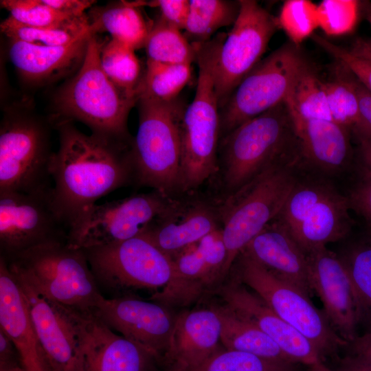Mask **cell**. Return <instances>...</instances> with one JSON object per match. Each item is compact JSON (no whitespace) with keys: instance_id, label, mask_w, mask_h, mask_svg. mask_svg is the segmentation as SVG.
Segmentation results:
<instances>
[{"instance_id":"obj_1","label":"cell","mask_w":371,"mask_h":371,"mask_svg":"<svg viewBox=\"0 0 371 371\" xmlns=\"http://www.w3.org/2000/svg\"><path fill=\"white\" fill-rule=\"evenodd\" d=\"M59 147L50 163L52 205L69 229L96 201L135 185L132 142L80 131L72 122L55 124Z\"/></svg>"},{"instance_id":"obj_2","label":"cell","mask_w":371,"mask_h":371,"mask_svg":"<svg viewBox=\"0 0 371 371\" xmlns=\"http://www.w3.org/2000/svg\"><path fill=\"white\" fill-rule=\"evenodd\" d=\"M218 153L224 201L274 164L300 155L293 117L285 100L221 138Z\"/></svg>"},{"instance_id":"obj_3","label":"cell","mask_w":371,"mask_h":371,"mask_svg":"<svg viewBox=\"0 0 371 371\" xmlns=\"http://www.w3.org/2000/svg\"><path fill=\"white\" fill-rule=\"evenodd\" d=\"M226 36L221 32L207 41L192 43L199 71L194 99L185 109L180 125L182 194H190L218 172L221 118L215 69Z\"/></svg>"},{"instance_id":"obj_4","label":"cell","mask_w":371,"mask_h":371,"mask_svg":"<svg viewBox=\"0 0 371 371\" xmlns=\"http://www.w3.org/2000/svg\"><path fill=\"white\" fill-rule=\"evenodd\" d=\"M102 45L95 34L89 39L78 71L54 96V124L79 121L92 133L132 142L127 120L138 98L118 88L106 75L100 59Z\"/></svg>"},{"instance_id":"obj_5","label":"cell","mask_w":371,"mask_h":371,"mask_svg":"<svg viewBox=\"0 0 371 371\" xmlns=\"http://www.w3.org/2000/svg\"><path fill=\"white\" fill-rule=\"evenodd\" d=\"M137 102L139 125L132 143L134 186L178 196L182 194L180 125L186 107L177 99L139 96Z\"/></svg>"},{"instance_id":"obj_6","label":"cell","mask_w":371,"mask_h":371,"mask_svg":"<svg viewBox=\"0 0 371 371\" xmlns=\"http://www.w3.org/2000/svg\"><path fill=\"white\" fill-rule=\"evenodd\" d=\"M5 260L15 275L64 305L91 312L102 296L85 251L67 243H45Z\"/></svg>"},{"instance_id":"obj_7","label":"cell","mask_w":371,"mask_h":371,"mask_svg":"<svg viewBox=\"0 0 371 371\" xmlns=\"http://www.w3.org/2000/svg\"><path fill=\"white\" fill-rule=\"evenodd\" d=\"M298 159L295 156L274 164L236 195L223 201L221 229L226 248L223 281L240 252L279 215L297 184L291 168Z\"/></svg>"},{"instance_id":"obj_8","label":"cell","mask_w":371,"mask_h":371,"mask_svg":"<svg viewBox=\"0 0 371 371\" xmlns=\"http://www.w3.org/2000/svg\"><path fill=\"white\" fill-rule=\"evenodd\" d=\"M234 265L233 275L306 338L324 364L329 359L333 363L338 359L348 342L335 332L323 311L313 304L308 296L243 253Z\"/></svg>"},{"instance_id":"obj_9","label":"cell","mask_w":371,"mask_h":371,"mask_svg":"<svg viewBox=\"0 0 371 371\" xmlns=\"http://www.w3.org/2000/svg\"><path fill=\"white\" fill-rule=\"evenodd\" d=\"M311 64L301 47L288 41L260 60L220 110V136L284 102L300 74Z\"/></svg>"},{"instance_id":"obj_10","label":"cell","mask_w":371,"mask_h":371,"mask_svg":"<svg viewBox=\"0 0 371 371\" xmlns=\"http://www.w3.org/2000/svg\"><path fill=\"white\" fill-rule=\"evenodd\" d=\"M54 153L47 125L30 115L8 114L0 128V192L30 193L51 189Z\"/></svg>"},{"instance_id":"obj_11","label":"cell","mask_w":371,"mask_h":371,"mask_svg":"<svg viewBox=\"0 0 371 371\" xmlns=\"http://www.w3.org/2000/svg\"><path fill=\"white\" fill-rule=\"evenodd\" d=\"M97 282L117 291L163 289L172 259L143 235L83 250Z\"/></svg>"},{"instance_id":"obj_12","label":"cell","mask_w":371,"mask_h":371,"mask_svg":"<svg viewBox=\"0 0 371 371\" xmlns=\"http://www.w3.org/2000/svg\"><path fill=\"white\" fill-rule=\"evenodd\" d=\"M175 196L157 190L95 204L69 229L67 243L82 250L130 239L143 234Z\"/></svg>"},{"instance_id":"obj_13","label":"cell","mask_w":371,"mask_h":371,"mask_svg":"<svg viewBox=\"0 0 371 371\" xmlns=\"http://www.w3.org/2000/svg\"><path fill=\"white\" fill-rule=\"evenodd\" d=\"M238 16L220 48L215 89L220 110L241 81L261 60L279 29L277 17L254 0H240Z\"/></svg>"},{"instance_id":"obj_14","label":"cell","mask_w":371,"mask_h":371,"mask_svg":"<svg viewBox=\"0 0 371 371\" xmlns=\"http://www.w3.org/2000/svg\"><path fill=\"white\" fill-rule=\"evenodd\" d=\"M14 276L27 303L44 365L52 371H77L91 312L52 300Z\"/></svg>"},{"instance_id":"obj_15","label":"cell","mask_w":371,"mask_h":371,"mask_svg":"<svg viewBox=\"0 0 371 371\" xmlns=\"http://www.w3.org/2000/svg\"><path fill=\"white\" fill-rule=\"evenodd\" d=\"M52 188L0 192L1 257L8 260L40 245L67 242L69 230L52 205Z\"/></svg>"},{"instance_id":"obj_16","label":"cell","mask_w":371,"mask_h":371,"mask_svg":"<svg viewBox=\"0 0 371 371\" xmlns=\"http://www.w3.org/2000/svg\"><path fill=\"white\" fill-rule=\"evenodd\" d=\"M172 259L174 271L171 279L150 300L167 307L188 306L223 282L226 248L222 229L214 230Z\"/></svg>"},{"instance_id":"obj_17","label":"cell","mask_w":371,"mask_h":371,"mask_svg":"<svg viewBox=\"0 0 371 371\" xmlns=\"http://www.w3.org/2000/svg\"><path fill=\"white\" fill-rule=\"evenodd\" d=\"M91 313L111 330L151 352L162 363L176 319L166 306L129 296L106 299L102 295Z\"/></svg>"},{"instance_id":"obj_18","label":"cell","mask_w":371,"mask_h":371,"mask_svg":"<svg viewBox=\"0 0 371 371\" xmlns=\"http://www.w3.org/2000/svg\"><path fill=\"white\" fill-rule=\"evenodd\" d=\"M308 280L323 304V313L335 332L348 343L357 335L359 319L347 271L340 259L326 247L307 254Z\"/></svg>"},{"instance_id":"obj_19","label":"cell","mask_w":371,"mask_h":371,"mask_svg":"<svg viewBox=\"0 0 371 371\" xmlns=\"http://www.w3.org/2000/svg\"><path fill=\"white\" fill-rule=\"evenodd\" d=\"M215 291L225 304L269 336L291 360L306 367L319 368L324 364L306 338L234 275Z\"/></svg>"},{"instance_id":"obj_20","label":"cell","mask_w":371,"mask_h":371,"mask_svg":"<svg viewBox=\"0 0 371 371\" xmlns=\"http://www.w3.org/2000/svg\"><path fill=\"white\" fill-rule=\"evenodd\" d=\"M221 205L204 199L181 200L175 197L141 235L172 258L221 227Z\"/></svg>"},{"instance_id":"obj_21","label":"cell","mask_w":371,"mask_h":371,"mask_svg":"<svg viewBox=\"0 0 371 371\" xmlns=\"http://www.w3.org/2000/svg\"><path fill=\"white\" fill-rule=\"evenodd\" d=\"M160 360L118 335L91 313L77 371H155Z\"/></svg>"},{"instance_id":"obj_22","label":"cell","mask_w":371,"mask_h":371,"mask_svg":"<svg viewBox=\"0 0 371 371\" xmlns=\"http://www.w3.org/2000/svg\"><path fill=\"white\" fill-rule=\"evenodd\" d=\"M221 323L214 310L185 311L176 315L167 352L165 371H194L221 346Z\"/></svg>"},{"instance_id":"obj_23","label":"cell","mask_w":371,"mask_h":371,"mask_svg":"<svg viewBox=\"0 0 371 371\" xmlns=\"http://www.w3.org/2000/svg\"><path fill=\"white\" fill-rule=\"evenodd\" d=\"M310 297L307 254L279 221L271 222L240 252Z\"/></svg>"},{"instance_id":"obj_24","label":"cell","mask_w":371,"mask_h":371,"mask_svg":"<svg viewBox=\"0 0 371 371\" xmlns=\"http://www.w3.org/2000/svg\"><path fill=\"white\" fill-rule=\"evenodd\" d=\"M91 26L72 42L59 46L40 45L10 40L9 58L27 82L42 84L53 81L81 65L91 37Z\"/></svg>"},{"instance_id":"obj_25","label":"cell","mask_w":371,"mask_h":371,"mask_svg":"<svg viewBox=\"0 0 371 371\" xmlns=\"http://www.w3.org/2000/svg\"><path fill=\"white\" fill-rule=\"evenodd\" d=\"M0 328L14 344L26 371H44V360L20 284L0 258Z\"/></svg>"},{"instance_id":"obj_26","label":"cell","mask_w":371,"mask_h":371,"mask_svg":"<svg viewBox=\"0 0 371 371\" xmlns=\"http://www.w3.org/2000/svg\"><path fill=\"white\" fill-rule=\"evenodd\" d=\"M292 117L302 157L326 171L345 166L351 153L349 129L332 120Z\"/></svg>"},{"instance_id":"obj_27","label":"cell","mask_w":371,"mask_h":371,"mask_svg":"<svg viewBox=\"0 0 371 371\" xmlns=\"http://www.w3.org/2000/svg\"><path fill=\"white\" fill-rule=\"evenodd\" d=\"M348 207L349 200L332 190L289 232L306 254L326 247L344 237L350 229Z\"/></svg>"},{"instance_id":"obj_28","label":"cell","mask_w":371,"mask_h":371,"mask_svg":"<svg viewBox=\"0 0 371 371\" xmlns=\"http://www.w3.org/2000/svg\"><path fill=\"white\" fill-rule=\"evenodd\" d=\"M210 306L220 320L221 344L225 348L269 359L295 362L269 336L226 304Z\"/></svg>"},{"instance_id":"obj_29","label":"cell","mask_w":371,"mask_h":371,"mask_svg":"<svg viewBox=\"0 0 371 371\" xmlns=\"http://www.w3.org/2000/svg\"><path fill=\"white\" fill-rule=\"evenodd\" d=\"M90 26L94 34L106 32L112 39L135 50L144 47L150 26L136 3L119 2L91 12Z\"/></svg>"},{"instance_id":"obj_30","label":"cell","mask_w":371,"mask_h":371,"mask_svg":"<svg viewBox=\"0 0 371 371\" xmlns=\"http://www.w3.org/2000/svg\"><path fill=\"white\" fill-rule=\"evenodd\" d=\"M239 10V1L190 0L185 36L191 43L207 41L220 28L233 25Z\"/></svg>"},{"instance_id":"obj_31","label":"cell","mask_w":371,"mask_h":371,"mask_svg":"<svg viewBox=\"0 0 371 371\" xmlns=\"http://www.w3.org/2000/svg\"><path fill=\"white\" fill-rule=\"evenodd\" d=\"M285 102L292 115L295 117L333 121L323 81L311 65L297 77Z\"/></svg>"},{"instance_id":"obj_32","label":"cell","mask_w":371,"mask_h":371,"mask_svg":"<svg viewBox=\"0 0 371 371\" xmlns=\"http://www.w3.org/2000/svg\"><path fill=\"white\" fill-rule=\"evenodd\" d=\"M147 60L166 64H190L196 51L181 30L160 17L151 26L144 45Z\"/></svg>"},{"instance_id":"obj_33","label":"cell","mask_w":371,"mask_h":371,"mask_svg":"<svg viewBox=\"0 0 371 371\" xmlns=\"http://www.w3.org/2000/svg\"><path fill=\"white\" fill-rule=\"evenodd\" d=\"M100 59L103 71L113 84L139 99V87L143 75L135 50L111 39L103 44Z\"/></svg>"},{"instance_id":"obj_34","label":"cell","mask_w":371,"mask_h":371,"mask_svg":"<svg viewBox=\"0 0 371 371\" xmlns=\"http://www.w3.org/2000/svg\"><path fill=\"white\" fill-rule=\"evenodd\" d=\"M192 76L190 64H166L147 60L139 97L170 102L177 100Z\"/></svg>"},{"instance_id":"obj_35","label":"cell","mask_w":371,"mask_h":371,"mask_svg":"<svg viewBox=\"0 0 371 371\" xmlns=\"http://www.w3.org/2000/svg\"><path fill=\"white\" fill-rule=\"evenodd\" d=\"M335 76L323 81L332 119L352 132L360 123V112L352 74L338 63Z\"/></svg>"},{"instance_id":"obj_36","label":"cell","mask_w":371,"mask_h":371,"mask_svg":"<svg viewBox=\"0 0 371 371\" xmlns=\"http://www.w3.org/2000/svg\"><path fill=\"white\" fill-rule=\"evenodd\" d=\"M349 277L357 303L359 324L371 326V246L358 245L339 256Z\"/></svg>"},{"instance_id":"obj_37","label":"cell","mask_w":371,"mask_h":371,"mask_svg":"<svg viewBox=\"0 0 371 371\" xmlns=\"http://www.w3.org/2000/svg\"><path fill=\"white\" fill-rule=\"evenodd\" d=\"M306 367L293 361L269 359L223 346L194 371H302Z\"/></svg>"},{"instance_id":"obj_38","label":"cell","mask_w":371,"mask_h":371,"mask_svg":"<svg viewBox=\"0 0 371 371\" xmlns=\"http://www.w3.org/2000/svg\"><path fill=\"white\" fill-rule=\"evenodd\" d=\"M1 5L10 16L29 26L67 27L89 25L88 16L74 19L49 6L43 0H3Z\"/></svg>"},{"instance_id":"obj_39","label":"cell","mask_w":371,"mask_h":371,"mask_svg":"<svg viewBox=\"0 0 371 371\" xmlns=\"http://www.w3.org/2000/svg\"><path fill=\"white\" fill-rule=\"evenodd\" d=\"M89 27L90 24L67 27H38L22 24L10 16L0 25L1 32L10 40L47 46L67 45Z\"/></svg>"},{"instance_id":"obj_40","label":"cell","mask_w":371,"mask_h":371,"mask_svg":"<svg viewBox=\"0 0 371 371\" xmlns=\"http://www.w3.org/2000/svg\"><path fill=\"white\" fill-rule=\"evenodd\" d=\"M277 19L279 28L297 47L319 26L317 5L308 0L285 1Z\"/></svg>"},{"instance_id":"obj_41","label":"cell","mask_w":371,"mask_h":371,"mask_svg":"<svg viewBox=\"0 0 371 371\" xmlns=\"http://www.w3.org/2000/svg\"><path fill=\"white\" fill-rule=\"evenodd\" d=\"M331 190L329 187L320 184H296L278 216V221L288 231L293 229L311 209Z\"/></svg>"},{"instance_id":"obj_42","label":"cell","mask_w":371,"mask_h":371,"mask_svg":"<svg viewBox=\"0 0 371 371\" xmlns=\"http://www.w3.org/2000/svg\"><path fill=\"white\" fill-rule=\"evenodd\" d=\"M359 8L355 0H324L317 5L319 27L328 36L348 34L356 25Z\"/></svg>"},{"instance_id":"obj_43","label":"cell","mask_w":371,"mask_h":371,"mask_svg":"<svg viewBox=\"0 0 371 371\" xmlns=\"http://www.w3.org/2000/svg\"><path fill=\"white\" fill-rule=\"evenodd\" d=\"M320 371H371V339L358 335L348 342L338 359Z\"/></svg>"},{"instance_id":"obj_44","label":"cell","mask_w":371,"mask_h":371,"mask_svg":"<svg viewBox=\"0 0 371 371\" xmlns=\"http://www.w3.org/2000/svg\"><path fill=\"white\" fill-rule=\"evenodd\" d=\"M312 40L346 67L371 92V62L353 54L348 49L337 45L316 34Z\"/></svg>"},{"instance_id":"obj_45","label":"cell","mask_w":371,"mask_h":371,"mask_svg":"<svg viewBox=\"0 0 371 371\" xmlns=\"http://www.w3.org/2000/svg\"><path fill=\"white\" fill-rule=\"evenodd\" d=\"M153 3L159 7L161 19L180 30L185 29L190 0H160Z\"/></svg>"},{"instance_id":"obj_46","label":"cell","mask_w":371,"mask_h":371,"mask_svg":"<svg viewBox=\"0 0 371 371\" xmlns=\"http://www.w3.org/2000/svg\"><path fill=\"white\" fill-rule=\"evenodd\" d=\"M349 204L371 226V170L366 173L365 177L353 190Z\"/></svg>"},{"instance_id":"obj_47","label":"cell","mask_w":371,"mask_h":371,"mask_svg":"<svg viewBox=\"0 0 371 371\" xmlns=\"http://www.w3.org/2000/svg\"><path fill=\"white\" fill-rule=\"evenodd\" d=\"M353 82L359 100L360 112V123L353 133L357 137L371 136V92L354 75Z\"/></svg>"},{"instance_id":"obj_48","label":"cell","mask_w":371,"mask_h":371,"mask_svg":"<svg viewBox=\"0 0 371 371\" xmlns=\"http://www.w3.org/2000/svg\"><path fill=\"white\" fill-rule=\"evenodd\" d=\"M54 9L74 19L87 17L86 10L91 8L95 2L90 0H43Z\"/></svg>"},{"instance_id":"obj_49","label":"cell","mask_w":371,"mask_h":371,"mask_svg":"<svg viewBox=\"0 0 371 371\" xmlns=\"http://www.w3.org/2000/svg\"><path fill=\"white\" fill-rule=\"evenodd\" d=\"M17 363H21L18 351L12 340L0 328V367Z\"/></svg>"},{"instance_id":"obj_50","label":"cell","mask_w":371,"mask_h":371,"mask_svg":"<svg viewBox=\"0 0 371 371\" xmlns=\"http://www.w3.org/2000/svg\"><path fill=\"white\" fill-rule=\"evenodd\" d=\"M348 49L353 54L371 62V38H356Z\"/></svg>"},{"instance_id":"obj_51","label":"cell","mask_w":371,"mask_h":371,"mask_svg":"<svg viewBox=\"0 0 371 371\" xmlns=\"http://www.w3.org/2000/svg\"><path fill=\"white\" fill-rule=\"evenodd\" d=\"M357 139L361 156L368 167L371 168V136L358 137Z\"/></svg>"},{"instance_id":"obj_52","label":"cell","mask_w":371,"mask_h":371,"mask_svg":"<svg viewBox=\"0 0 371 371\" xmlns=\"http://www.w3.org/2000/svg\"><path fill=\"white\" fill-rule=\"evenodd\" d=\"M0 371H26L21 363L0 367Z\"/></svg>"},{"instance_id":"obj_53","label":"cell","mask_w":371,"mask_h":371,"mask_svg":"<svg viewBox=\"0 0 371 371\" xmlns=\"http://www.w3.org/2000/svg\"><path fill=\"white\" fill-rule=\"evenodd\" d=\"M366 19L371 25V8L369 5V3L366 5Z\"/></svg>"},{"instance_id":"obj_54","label":"cell","mask_w":371,"mask_h":371,"mask_svg":"<svg viewBox=\"0 0 371 371\" xmlns=\"http://www.w3.org/2000/svg\"><path fill=\"white\" fill-rule=\"evenodd\" d=\"M363 335L371 339V326L368 328V330L366 331V333Z\"/></svg>"},{"instance_id":"obj_55","label":"cell","mask_w":371,"mask_h":371,"mask_svg":"<svg viewBox=\"0 0 371 371\" xmlns=\"http://www.w3.org/2000/svg\"><path fill=\"white\" fill-rule=\"evenodd\" d=\"M302 371H320V370L316 367H306Z\"/></svg>"},{"instance_id":"obj_56","label":"cell","mask_w":371,"mask_h":371,"mask_svg":"<svg viewBox=\"0 0 371 371\" xmlns=\"http://www.w3.org/2000/svg\"><path fill=\"white\" fill-rule=\"evenodd\" d=\"M44 371H52L47 366H44Z\"/></svg>"},{"instance_id":"obj_57","label":"cell","mask_w":371,"mask_h":371,"mask_svg":"<svg viewBox=\"0 0 371 371\" xmlns=\"http://www.w3.org/2000/svg\"><path fill=\"white\" fill-rule=\"evenodd\" d=\"M368 244L371 246V233H370V238H369V243Z\"/></svg>"},{"instance_id":"obj_58","label":"cell","mask_w":371,"mask_h":371,"mask_svg":"<svg viewBox=\"0 0 371 371\" xmlns=\"http://www.w3.org/2000/svg\"><path fill=\"white\" fill-rule=\"evenodd\" d=\"M370 7L371 8V3H369Z\"/></svg>"}]
</instances>
